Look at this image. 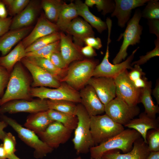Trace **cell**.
Wrapping results in <instances>:
<instances>
[{
	"mask_svg": "<svg viewBox=\"0 0 159 159\" xmlns=\"http://www.w3.org/2000/svg\"><path fill=\"white\" fill-rule=\"evenodd\" d=\"M30 78L20 62L14 65L10 73L6 89L0 99V106L16 100H32L30 94Z\"/></svg>",
	"mask_w": 159,
	"mask_h": 159,
	"instance_id": "1",
	"label": "cell"
},
{
	"mask_svg": "<svg viewBox=\"0 0 159 159\" xmlns=\"http://www.w3.org/2000/svg\"><path fill=\"white\" fill-rule=\"evenodd\" d=\"M141 137L140 134L134 130L124 129L105 142L91 148L89 151L91 158H102L106 152L113 150H120L123 153H126L132 149L135 141Z\"/></svg>",
	"mask_w": 159,
	"mask_h": 159,
	"instance_id": "2",
	"label": "cell"
},
{
	"mask_svg": "<svg viewBox=\"0 0 159 159\" xmlns=\"http://www.w3.org/2000/svg\"><path fill=\"white\" fill-rule=\"evenodd\" d=\"M78 123L72 140L77 154L86 153L94 146L90 130V116L82 104L77 105Z\"/></svg>",
	"mask_w": 159,
	"mask_h": 159,
	"instance_id": "3",
	"label": "cell"
},
{
	"mask_svg": "<svg viewBox=\"0 0 159 159\" xmlns=\"http://www.w3.org/2000/svg\"><path fill=\"white\" fill-rule=\"evenodd\" d=\"M141 18V11L137 9L127 22L125 31L120 34L117 40L119 41L123 38L120 50L112 60L113 64L119 63L124 60L127 55V50L129 46L140 43L143 30V26L139 24Z\"/></svg>",
	"mask_w": 159,
	"mask_h": 159,
	"instance_id": "4",
	"label": "cell"
},
{
	"mask_svg": "<svg viewBox=\"0 0 159 159\" xmlns=\"http://www.w3.org/2000/svg\"><path fill=\"white\" fill-rule=\"evenodd\" d=\"M96 60L84 59L72 64L60 82H64L77 90L82 89L87 84L92 76L94 70L97 65Z\"/></svg>",
	"mask_w": 159,
	"mask_h": 159,
	"instance_id": "5",
	"label": "cell"
},
{
	"mask_svg": "<svg viewBox=\"0 0 159 159\" xmlns=\"http://www.w3.org/2000/svg\"><path fill=\"white\" fill-rule=\"evenodd\" d=\"M123 126L105 114L90 116V130L95 146L114 136L124 130Z\"/></svg>",
	"mask_w": 159,
	"mask_h": 159,
	"instance_id": "6",
	"label": "cell"
},
{
	"mask_svg": "<svg viewBox=\"0 0 159 159\" xmlns=\"http://www.w3.org/2000/svg\"><path fill=\"white\" fill-rule=\"evenodd\" d=\"M0 116L1 120L11 126L21 140L34 149V155L36 158H42L53 150L54 149L43 142L32 131L24 127L15 120L3 114Z\"/></svg>",
	"mask_w": 159,
	"mask_h": 159,
	"instance_id": "7",
	"label": "cell"
},
{
	"mask_svg": "<svg viewBox=\"0 0 159 159\" xmlns=\"http://www.w3.org/2000/svg\"><path fill=\"white\" fill-rule=\"evenodd\" d=\"M108 29V36L106 51L105 56L101 62L95 67L93 71L92 77H105L114 79L125 70L132 68L131 64L135 54L139 47L135 49L126 60L119 63L114 64L110 62L109 44L111 42L110 36L111 27L109 26Z\"/></svg>",
	"mask_w": 159,
	"mask_h": 159,
	"instance_id": "8",
	"label": "cell"
},
{
	"mask_svg": "<svg viewBox=\"0 0 159 159\" xmlns=\"http://www.w3.org/2000/svg\"><path fill=\"white\" fill-rule=\"evenodd\" d=\"M30 94L32 97H37L42 100H63L81 102L79 92L64 82L54 89L44 87H31Z\"/></svg>",
	"mask_w": 159,
	"mask_h": 159,
	"instance_id": "9",
	"label": "cell"
},
{
	"mask_svg": "<svg viewBox=\"0 0 159 159\" xmlns=\"http://www.w3.org/2000/svg\"><path fill=\"white\" fill-rule=\"evenodd\" d=\"M137 106H131L120 98L116 97L105 106V114L116 122L125 125L139 114Z\"/></svg>",
	"mask_w": 159,
	"mask_h": 159,
	"instance_id": "10",
	"label": "cell"
},
{
	"mask_svg": "<svg viewBox=\"0 0 159 159\" xmlns=\"http://www.w3.org/2000/svg\"><path fill=\"white\" fill-rule=\"evenodd\" d=\"M127 69L114 79L116 86V96L130 106L140 103L141 89L137 88L130 79Z\"/></svg>",
	"mask_w": 159,
	"mask_h": 159,
	"instance_id": "11",
	"label": "cell"
},
{
	"mask_svg": "<svg viewBox=\"0 0 159 159\" xmlns=\"http://www.w3.org/2000/svg\"><path fill=\"white\" fill-rule=\"evenodd\" d=\"M1 115L8 113L29 112L32 114L47 111L49 109L47 100L41 99L27 100H16L9 101L1 106Z\"/></svg>",
	"mask_w": 159,
	"mask_h": 159,
	"instance_id": "12",
	"label": "cell"
},
{
	"mask_svg": "<svg viewBox=\"0 0 159 159\" xmlns=\"http://www.w3.org/2000/svg\"><path fill=\"white\" fill-rule=\"evenodd\" d=\"M72 131L60 123L54 121L44 131L37 134L43 142L54 149L66 143L70 137Z\"/></svg>",
	"mask_w": 159,
	"mask_h": 159,
	"instance_id": "13",
	"label": "cell"
},
{
	"mask_svg": "<svg viewBox=\"0 0 159 159\" xmlns=\"http://www.w3.org/2000/svg\"><path fill=\"white\" fill-rule=\"evenodd\" d=\"M21 61L32 75L33 80L31 84L32 87H49L57 88L61 85V82L54 76L25 57L22 58Z\"/></svg>",
	"mask_w": 159,
	"mask_h": 159,
	"instance_id": "14",
	"label": "cell"
},
{
	"mask_svg": "<svg viewBox=\"0 0 159 159\" xmlns=\"http://www.w3.org/2000/svg\"><path fill=\"white\" fill-rule=\"evenodd\" d=\"M87 85L93 87L105 106L116 97V86L112 78L92 77Z\"/></svg>",
	"mask_w": 159,
	"mask_h": 159,
	"instance_id": "15",
	"label": "cell"
},
{
	"mask_svg": "<svg viewBox=\"0 0 159 159\" xmlns=\"http://www.w3.org/2000/svg\"><path fill=\"white\" fill-rule=\"evenodd\" d=\"M151 152L147 144L141 137L134 142L132 149L121 154L117 150L108 151L102 155L103 159H147Z\"/></svg>",
	"mask_w": 159,
	"mask_h": 159,
	"instance_id": "16",
	"label": "cell"
},
{
	"mask_svg": "<svg viewBox=\"0 0 159 159\" xmlns=\"http://www.w3.org/2000/svg\"><path fill=\"white\" fill-rule=\"evenodd\" d=\"M148 0H115V7L111 16H115L117 19L118 25L124 28L130 19L132 10L145 5Z\"/></svg>",
	"mask_w": 159,
	"mask_h": 159,
	"instance_id": "17",
	"label": "cell"
},
{
	"mask_svg": "<svg viewBox=\"0 0 159 159\" xmlns=\"http://www.w3.org/2000/svg\"><path fill=\"white\" fill-rule=\"evenodd\" d=\"M79 94L80 103L90 116L99 115L105 112V105L92 86L86 85L81 89Z\"/></svg>",
	"mask_w": 159,
	"mask_h": 159,
	"instance_id": "18",
	"label": "cell"
},
{
	"mask_svg": "<svg viewBox=\"0 0 159 159\" xmlns=\"http://www.w3.org/2000/svg\"><path fill=\"white\" fill-rule=\"evenodd\" d=\"M59 30L55 23L48 20L45 16L42 15L31 32L21 41L26 48L37 39Z\"/></svg>",
	"mask_w": 159,
	"mask_h": 159,
	"instance_id": "19",
	"label": "cell"
},
{
	"mask_svg": "<svg viewBox=\"0 0 159 159\" xmlns=\"http://www.w3.org/2000/svg\"><path fill=\"white\" fill-rule=\"evenodd\" d=\"M65 32L73 36L74 43L81 47L85 39L94 37L95 34L91 25L78 17L72 21Z\"/></svg>",
	"mask_w": 159,
	"mask_h": 159,
	"instance_id": "20",
	"label": "cell"
},
{
	"mask_svg": "<svg viewBox=\"0 0 159 159\" xmlns=\"http://www.w3.org/2000/svg\"><path fill=\"white\" fill-rule=\"evenodd\" d=\"M60 33V50L64 61L68 65L76 60L84 59L81 52V47L74 43L70 36L64 32Z\"/></svg>",
	"mask_w": 159,
	"mask_h": 159,
	"instance_id": "21",
	"label": "cell"
},
{
	"mask_svg": "<svg viewBox=\"0 0 159 159\" xmlns=\"http://www.w3.org/2000/svg\"><path fill=\"white\" fill-rule=\"evenodd\" d=\"M124 126L137 131L147 144L146 136L148 131L151 129L159 128V120L158 118L150 117L144 112L139 114L138 118L133 119Z\"/></svg>",
	"mask_w": 159,
	"mask_h": 159,
	"instance_id": "22",
	"label": "cell"
},
{
	"mask_svg": "<svg viewBox=\"0 0 159 159\" xmlns=\"http://www.w3.org/2000/svg\"><path fill=\"white\" fill-rule=\"evenodd\" d=\"M31 27H26L8 31L0 38V52L2 56L6 55L12 47L24 38L31 30Z\"/></svg>",
	"mask_w": 159,
	"mask_h": 159,
	"instance_id": "23",
	"label": "cell"
},
{
	"mask_svg": "<svg viewBox=\"0 0 159 159\" xmlns=\"http://www.w3.org/2000/svg\"><path fill=\"white\" fill-rule=\"evenodd\" d=\"M38 11L36 2L30 1L25 8L12 19L10 29L13 30L28 27L34 21Z\"/></svg>",
	"mask_w": 159,
	"mask_h": 159,
	"instance_id": "24",
	"label": "cell"
},
{
	"mask_svg": "<svg viewBox=\"0 0 159 159\" xmlns=\"http://www.w3.org/2000/svg\"><path fill=\"white\" fill-rule=\"evenodd\" d=\"M74 3L78 15L82 17L85 21L95 28L99 33H101L107 29L106 22L92 14L85 3L80 0H76Z\"/></svg>",
	"mask_w": 159,
	"mask_h": 159,
	"instance_id": "25",
	"label": "cell"
},
{
	"mask_svg": "<svg viewBox=\"0 0 159 159\" xmlns=\"http://www.w3.org/2000/svg\"><path fill=\"white\" fill-rule=\"evenodd\" d=\"M53 121L47 111H42L32 114L28 117L24 125L37 134L44 131Z\"/></svg>",
	"mask_w": 159,
	"mask_h": 159,
	"instance_id": "26",
	"label": "cell"
},
{
	"mask_svg": "<svg viewBox=\"0 0 159 159\" xmlns=\"http://www.w3.org/2000/svg\"><path fill=\"white\" fill-rule=\"evenodd\" d=\"M26 54L25 48L21 42L9 53L0 57V66L11 73L15 64L25 57Z\"/></svg>",
	"mask_w": 159,
	"mask_h": 159,
	"instance_id": "27",
	"label": "cell"
},
{
	"mask_svg": "<svg viewBox=\"0 0 159 159\" xmlns=\"http://www.w3.org/2000/svg\"><path fill=\"white\" fill-rule=\"evenodd\" d=\"M78 16L74 3L71 2L67 4L64 2L61 9L56 24L59 30L65 32L72 21Z\"/></svg>",
	"mask_w": 159,
	"mask_h": 159,
	"instance_id": "28",
	"label": "cell"
},
{
	"mask_svg": "<svg viewBox=\"0 0 159 159\" xmlns=\"http://www.w3.org/2000/svg\"><path fill=\"white\" fill-rule=\"evenodd\" d=\"M152 83L148 81L145 86L141 89L139 102L142 103L145 108L144 112L149 117L156 118L157 114L159 112V107L155 105L151 96Z\"/></svg>",
	"mask_w": 159,
	"mask_h": 159,
	"instance_id": "29",
	"label": "cell"
},
{
	"mask_svg": "<svg viewBox=\"0 0 159 159\" xmlns=\"http://www.w3.org/2000/svg\"><path fill=\"white\" fill-rule=\"evenodd\" d=\"M47 111L50 118L54 121L60 123L72 130L76 128L78 123V119L76 115L51 109H49Z\"/></svg>",
	"mask_w": 159,
	"mask_h": 159,
	"instance_id": "30",
	"label": "cell"
},
{
	"mask_svg": "<svg viewBox=\"0 0 159 159\" xmlns=\"http://www.w3.org/2000/svg\"><path fill=\"white\" fill-rule=\"evenodd\" d=\"M26 58L32 62L46 70L60 82L66 73L68 68L65 69L59 68L54 65L49 59L40 57Z\"/></svg>",
	"mask_w": 159,
	"mask_h": 159,
	"instance_id": "31",
	"label": "cell"
},
{
	"mask_svg": "<svg viewBox=\"0 0 159 159\" xmlns=\"http://www.w3.org/2000/svg\"><path fill=\"white\" fill-rule=\"evenodd\" d=\"M64 3L60 0L42 1L41 6L44 10L47 18L51 22L56 23L61 9Z\"/></svg>",
	"mask_w": 159,
	"mask_h": 159,
	"instance_id": "32",
	"label": "cell"
},
{
	"mask_svg": "<svg viewBox=\"0 0 159 159\" xmlns=\"http://www.w3.org/2000/svg\"><path fill=\"white\" fill-rule=\"evenodd\" d=\"M49 109L76 115L77 105L74 102L63 100H47Z\"/></svg>",
	"mask_w": 159,
	"mask_h": 159,
	"instance_id": "33",
	"label": "cell"
},
{
	"mask_svg": "<svg viewBox=\"0 0 159 159\" xmlns=\"http://www.w3.org/2000/svg\"><path fill=\"white\" fill-rule=\"evenodd\" d=\"M60 33L55 32L40 38L25 48L26 53L37 51L52 43L60 40Z\"/></svg>",
	"mask_w": 159,
	"mask_h": 159,
	"instance_id": "34",
	"label": "cell"
},
{
	"mask_svg": "<svg viewBox=\"0 0 159 159\" xmlns=\"http://www.w3.org/2000/svg\"><path fill=\"white\" fill-rule=\"evenodd\" d=\"M60 50V40L49 44L34 52L26 53L25 57L43 58L49 60L50 56L53 52Z\"/></svg>",
	"mask_w": 159,
	"mask_h": 159,
	"instance_id": "35",
	"label": "cell"
},
{
	"mask_svg": "<svg viewBox=\"0 0 159 159\" xmlns=\"http://www.w3.org/2000/svg\"><path fill=\"white\" fill-rule=\"evenodd\" d=\"M85 3L91 7L95 5L97 11H102V14L104 16L112 13L115 6L114 0H86Z\"/></svg>",
	"mask_w": 159,
	"mask_h": 159,
	"instance_id": "36",
	"label": "cell"
},
{
	"mask_svg": "<svg viewBox=\"0 0 159 159\" xmlns=\"http://www.w3.org/2000/svg\"><path fill=\"white\" fill-rule=\"evenodd\" d=\"M143 11L142 17L148 19H159V2L158 0H149Z\"/></svg>",
	"mask_w": 159,
	"mask_h": 159,
	"instance_id": "37",
	"label": "cell"
},
{
	"mask_svg": "<svg viewBox=\"0 0 159 159\" xmlns=\"http://www.w3.org/2000/svg\"><path fill=\"white\" fill-rule=\"evenodd\" d=\"M146 139L151 152H159V128L149 130L147 133Z\"/></svg>",
	"mask_w": 159,
	"mask_h": 159,
	"instance_id": "38",
	"label": "cell"
},
{
	"mask_svg": "<svg viewBox=\"0 0 159 159\" xmlns=\"http://www.w3.org/2000/svg\"><path fill=\"white\" fill-rule=\"evenodd\" d=\"M29 0H4L2 2L6 5L10 13L17 15L23 10L30 2Z\"/></svg>",
	"mask_w": 159,
	"mask_h": 159,
	"instance_id": "39",
	"label": "cell"
},
{
	"mask_svg": "<svg viewBox=\"0 0 159 159\" xmlns=\"http://www.w3.org/2000/svg\"><path fill=\"white\" fill-rule=\"evenodd\" d=\"M155 48L152 50L147 52L145 55L140 56L139 59L132 62V66L137 64L139 66L144 64L150 59L154 57L159 56V38H157L154 41Z\"/></svg>",
	"mask_w": 159,
	"mask_h": 159,
	"instance_id": "40",
	"label": "cell"
},
{
	"mask_svg": "<svg viewBox=\"0 0 159 159\" xmlns=\"http://www.w3.org/2000/svg\"><path fill=\"white\" fill-rule=\"evenodd\" d=\"M2 140L4 148L7 155L14 153L16 150V141L14 136L10 132H6Z\"/></svg>",
	"mask_w": 159,
	"mask_h": 159,
	"instance_id": "41",
	"label": "cell"
},
{
	"mask_svg": "<svg viewBox=\"0 0 159 159\" xmlns=\"http://www.w3.org/2000/svg\"><path fill=\"white\" fill-rule=\"evenodd\" d=\"M49 60L54 65L59 68L65 69L68 68V65L63 58L60 51L52 53L50 56Z\"/></svg>",
	"mask_w": 159,
	"mask_h": 159,
	"instance_id": "42",
	"label": "cell"
},
{
	"mask_svg": "<svg viewBox=\"0 0 159 159\" xmlns=\"http://www.w3.org/2000/svg\"><path fill=\"white\" fill-rule=\"evenodd\" d=\"M10 73L4 67L0 66V97L4 95V91L8 84Z\"/></svg>",
	"mask_w": 159,
	"mask_h": 159,
	"instance_id": "43",
	"label": "cell"
},
{
	"mask_svg": "<svg viewBox=\"0 0 159 159\" xmlns=\"http://www.w3.org/2000/svg\"><path fill=\"white\" fill-rule=\"evenodd\" d=\"M130 70V71L128 72V75L130 79L132 82L142 77L145 75L140 66L138 65H134V67Z\"/></svg>",
	"mask_w": 159,
	"mask_h": 159,
	"instance_id": "44",
	"label": "cell"
},
{
	"mask_svg": "<svg viewBox=\"0 0 159 159\" xmlns=\"http://www.w3.org/2000/svg\"><path fill=\"white\" fill-rule=\"evenodd\" d=\"M147 24L150 33L155 35L157 38H159V19H147Z\"/></svg>",
	"mask_w": 159,
	"mask_h": 159,
	"instance_id": "45",
	"label": "cell"
},
{
	"mask_svg": "<svg viewBox=\"0 0 159 159\" xmlns=\"http://www.w3.org/2000/svg\"><path fill=\"white\" fill-rule=\"evenodd\" d=\"M84 43L86 45L89 46L97 49H100L102 47L101 39L98 37H88L85 39Z\"/></svg>",
	"mask_w": 159,
	"mask_h": 159,
	"instance_id": "46",
	"label": "cell"
},
{
	"mask_svg": "<svg viewBox=\"0 0 159 159\" xmlns=\"http://www.w3.org/2000/svg\"><path fill=\"white\" fill-rule=\"evenodd\" d=\"M12 21L11 17L0 18V37L8 31Z\"/></svg>",
	"mask_w": 159,
	"mask_h": 159,
	"instance_id": "47",
	"label": "cell"
},
{
	"mask_svg": "<svg viewBox=\"0 0 159 159\" xmlns=\"http://www.w3.org/2000/svg\"><path fill=\"white\" fill-rule=\"evenodd\" d=\"M81 52L83 56L88 57H92L97 55L94 49L88 45L82 47Z\"/></svg>",
	"mask_w": 159,
	"mask_h": 159,
	"instance_id": "48",
	"label": "cell"
},
{
	"mask_svg": "<svg viewBox=\"0 0 159 159\" xmlns=\"http://www.w3.org/2000/svg\"><path fill=\"white\" fill-rule=\"evenodd\" d=\"M148 79L145 76L133 81L134 85L137 88L142 89L144 88L147 84Z\"/></svg>",
	"mask_w": 159,
	"mask_h": 159,
	"instance_id": "49",
	"label": "cell"
},
{
	"mask_svg": "<svg viewBox=\"0 0 159 159\" xmlns=\"http://www.w3.org/2000/svg\"><path fill=\"white\" fill-rule=\"evenodd\" d=\"M151 93L155 98L157 105L159 104V80L157 79L154 89L152 90Z\"/></svg>",
	"mask_w": 159,
	"mask_h": 159,
	"instance_id": "50",
	"label": "cell"
},
{
	"mask_svg": "<svg viewBox=\"0 0 159 159\" xmlns=\"http://www.w3.org/2000/svg\"><path fill=\"white\" fill-rule=\"evenodd\" d=\"M7 16V12L5 4L2 1H0V18H5Z\"/></svg>",
	"mask_w": 159,
	"mask_h": 159,
	"instance_id": "51",
	"label": "cell"
},
{
	"mask_svg": "<svg viewBox=\"0 0 159 159\" xmlns=\"http://www.w3.org/2000/svg\"><path fill=\"white\" fill-rule=\"evenodd\" d=\"M7 125V124L3 120L0 121V139L1 140L2 139L6 133L4 130Z\"/></svg>",
	"mask_w": 159,
	"mask_h": 159,
	"instance_id": "52",
	"label": "cell"
},
{
	"mask_svg": "<svg viewBox=\"0 0 159 159\" xmlns=\"http://www.w3.org/2000/svg\"><path fill=\"white\" fill-rule=\"evenodd\" d=\"M7 155L4 148L3 144H0V159H6Z\"/></svg>",
	"mask_w": 159,
	"mask_h": 159,
	"instance_id": "53",
	"label": "cell"
},
{
	"mask_svg": "<svg viewBox=\"0 0 159 159\" xmlns=\"http://www.w3.org/2000/svg\"><path fill=\"white\" fill-rule=\"evenodd\" d=\"M147 159H159V152H151Z\"/></svg>",
	"mask_w": 159,
	"mask_h": 159,
	"instance_id": "54",
	"label": "cell"
},
{
	"mask_svg": "<svg viewBox=\"0 0 159 159\" xmlns=\"http://www.w3.org/2000/svg\"><path fill=\"white\" fill-rule=\"evenodd\" d=\"M7 158L8 159H21L16 156L14 153L7 155Z\"/></svg>",
	"mask_w": 159,
	"mask_h": 159,
	"instance_id": "55",
	"label": "cell"
},
{
	"mask_svg": "<svg viewBox=\"0 0 159 159\" xmlns=\"http://www.w3.org/2000/svg\"><path fill=\"white\" fill-rule=\"evenodd\" d=\"M74 159H82L80 156H79Z\"/></svg>",
	"mask_w": 159,
	"mask_h": 159,
	"instance_id": "56",
	"label": "cell"
},
{
	"mask_svg": "<svg viewBox=\"0 0 159 159\" xmlns=\"http://www.w3.org/2000/svg\"><path fill=\"white\" fill-rule=\"evenodd\" d=\"M91 159H103L102 158H91Z\"/></svg>",
	"mask_w": 159,
	"mask_h": 159,
	"instance_id": "57",
	"label": "cell"
},
{
	"mask_svg": "<svg viewBox=\"0 0 159 159\" xmlns=\"http://www.w3.org/2000/svg\"><path fill=\"white\" fill-rule=\"evenodd\" d=\"M1 115V114H0V116Z\"/></svg>",
	"mask_w": 159,
	"mask_h": 159,
	"instance_id": "58",
	"label": "cell"
}]
</instances>
